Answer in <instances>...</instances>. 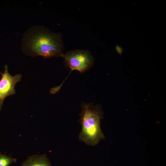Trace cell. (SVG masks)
Listing matches in <instances>:
<instances>
[{"label": "cell", "mask_w": 166, "mask_h": 166, "mask_svg": "<svg viewBox=\"0 0 166 166\" xmlns=\"http://www.w3.org/2000/svg\"><path fill=\"white\" fill-rule=\"evenodd\" d=\"M65 63L71 70H77L84 73L93 65L94 59L89 51L77 49L69 51L64 54Z\"/></svg>", "instance_id": "cell-3"}, {"label": "cell", "mask_w": 166, "mask_h": 166, "mask_svg": "<svg viewBox=\"0 0 166 166\" xmlns=\"http://www.w3.org/2000/svg\"><path fill=\"white\" fill-rule=\"evenodd\" d=\"M16 159L2 154L0 151V166H9L11 164L16 162Z\"/></svg>", "instance_id": "cell-6"}, {"label": "cell", "mask_w": 166, "mask_h": 166, "mask_svg": "<svg viewBox=\"0 0 166 166\" xmlns=\"http://www.w3.org/2000/svg\"><path fill=\"white\" fill-rule=\"evenodd\" d=\"M21 48L24 53L32 57L49 58L62 57L64 54L61 34L52 32L42 26H33L24 33Z\"/></svg>", "instance_id": "cell-1"}, {"label": "cell", "mask_w": 166, "mask_h": 166, "mask_svg": "<svg viewBox=\"0 0 166 166\" xmlns=\"http://www.w3.org/2000/svg\"><path fill=\"white\" fill-rule=\"evenodd\" d=\"M21 166H52L46 154L34 155L28 157Z\"/></svg>", "instance_id": "cell-5"}, {"label": "cell", "mask_w": 166, "mask_h": 166, "mask_svg": "<svg viewBox=\"0 0 166 166\" xmlns=\"http://www.w3.org/2000/svg\"><path fill=\"white\" fill-rule=\"evenodd\" d=\"M4 68V72H0L2 75L0 79V111L2 110L5 98L15 94V86L21 81L22 76L20 74L14 76L11 75L8 72L7 65H6Z\"/></svg>", "instance_id": "cell-4"}, {"label": "cell", "mask_w": 166, "mask_h": 166, "mask_svg": "<svg viewBox=\"0 0 166 166\" xmlns=\"http://www.w3.org/2000/svg\"><path fill=\"white\" fill-rule=\"evenodd\" d=\"M81 106L79 121L82 129L79 135V139L87 145L95 146L105 137L100 127L103 113L98 105H94L93 103L83 102Z\"/></svg>", "instance_id": "cell-2"}]
</instances>
